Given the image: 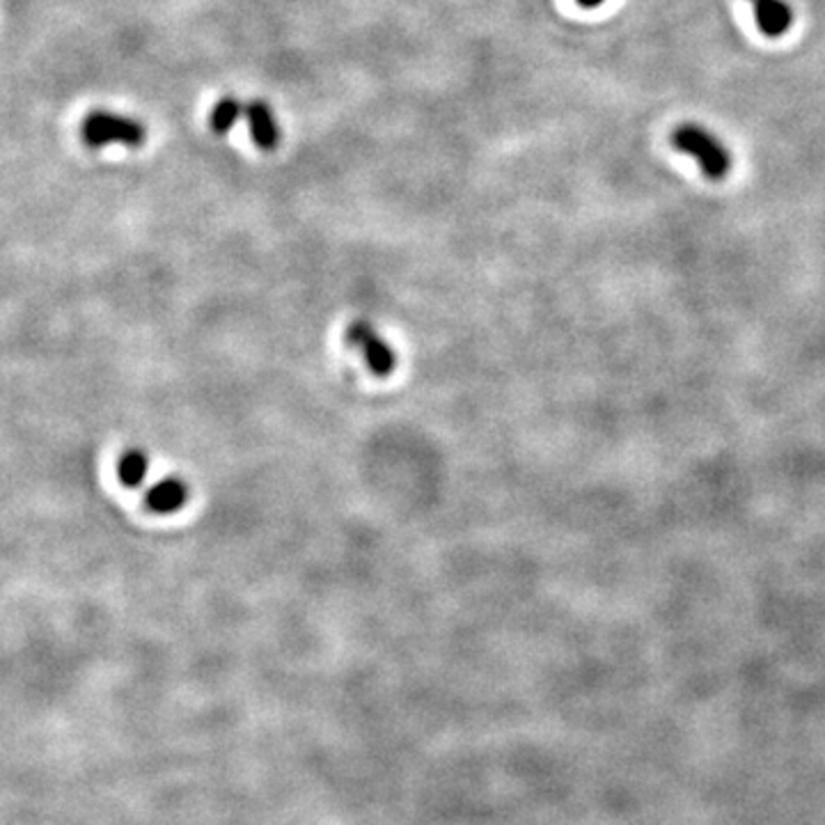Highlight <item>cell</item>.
<instances>
[{"instance_id": "obj_2", "label": "cell", "mask_w": 825, "mask_h": 825, "mask_svg": "<svg viewBox=\"0 0 825 825\" xmlns=\"http://www.w3.org/2000/svg\"><path fill=\"white\" fill-rule=\"evenodd\" d=\"M147 138V131L140 122L119 117L106 111L90 113L83 122V140L90 147H104L113 142H122L127 147H140Z\"/></svg>"}, {"instance_id": "obj_10", "label": "cell", "mask_w": 825, "mask_h": 825, "mask_svg": "<svg viewBox=\"0 0 825 825\" xmlns=\"http://www.w3.org/2000/svg\"><path fill=\"white\" fill-rule=\"evenodd\" d=\"M749 3H753V0H749Z\"/></svg>"}, {"instance_id": "obj_9", "label": "cell", "mask_w": 825, "mask_h": 825, "mask_svg": "<svg viewBox=\"0 0 825 825\" xmlns=\"http://www.w3.org/2000/svg\"><path fill=\"white\" fill-rule=\"evenodd\" d=\"M578 3H581L583 8H598V5L604 3V0H578Z\"/></svg>"}, {"instance_id": "obj_1", "label": "cell", "mask_w": 825, "mask_h": 825, "mask_svg": "<svg viewBox=\"0 0 825 825\" xmlns=\"http://www.w3.org/2000/svg\"><path fill=\"white\" fill-rule=\"evenodd\" d=\"M672 145L679 152L692 157L709 180H722L727 177L732 170V159L722 142L711 136L707 129L697 127V124H681V127L672 134Z\"/></svg>"}, {"instance_id": "obj_8", "label": "cell", "mask_w": 825, "mask_h": 825, "mask_svg": "<svg viewBox=\"0 0 825 825\" xmlns=\"http://www.w3.org/2000/svg\"><path fill=\"white\" fill-rule=\"evenodd\" d=\"M241 115H245V106L239 102V99H234V96L220 99V102L211 111V129H214V134H218V136L228 134L234 127V124L239 122Z\"/></svg>"}, {"instance_id": "obj_4", "label": "cell", "mask_w": 825, "mask_h": 825, "mask_svg": "<svg viewBox=\"0 0 825 825\" xmlns=\"http://www.w3.org/2000/svg\"><path fill=\"white\" fill-rule=\"evenodd\" d=\"M186 503H188V486L180 478H165L145 493V507L159 516L180 512Z\"/></svg>"}, {"instance_id": "obj_7", "label": "cell", "mask_w": 825, "mask_h": 825, "mask_svg": "<svg viewBox=\"0 0 825 825\" xmlns=\"http://www.w3.org/2000/svg\"><path fill=\"white\" fill-rule=\"evenodd\" d=\"M147 470H149V459H147V455L142 452V449L129 447V449H124V452L119 455V461H117V480H119L122 486L138 489L145 482V478H147Z\"/></svg>"}, {"instance_id": "obj_5", "label": "cell", "mask_w": 825, "mask_h": 825, "mask_svg": "<svg viewBox=\"0 0 825 825\" xmlns=\"http://www.w3.org/2000/svg\"><path fill=\"white\" fill-rule=\"evenodd\" d=\"M245 117L250 124V136H253V142L264 149V152H273L275 147L280 142V131H278V122H275L268 104L264 102H253L245 106Z\"/></svg>"}, {"instance_id": "obj_3", "label": "cell", "mask_w": 825, "mask_h": 825, "mask_svg": "<svg viewBox=\"0 0 825 825\" xmlns=\"http://www.w3.org/2000/svg\"><path fill=\"white\" fill-rule=\"evenodd\" d=\"M344 337H346L348 344L358 348L374 377L386 379L394 371L397 354L392 352V346L379 335V331L374 329L369 321L356 319L354 323H348Z\"/></svg>"}, {"instance_id": "obj_6", "label": "cell", "mask_w": 825, "mask_h": 825, "mask_svg": "<svg viewBox=\"0 0 825 825\" xmlns=\"http://www.w3.org/2000/svg\"><path fill=\"white\" fill-rule=\"evenodd\" d=\"M757 26L768 37L784 35L793 23V10L784 0H753Z\"/></svg>"}]
</instances>
